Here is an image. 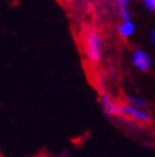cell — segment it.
<instances>
[{
    "mask_svg": "<svg viewBox=\"0 0 155 157\" xmlns=\"http://www.w3.org/2000/svg\"><path fill=\"white\" fill-rule=\"evenodd\" d=\"M125 101L127 104L132 105L137 109H142V110H146L148 109V104H146V101L141 97H137V96H126L125 97Z\"/></svg>",
    "mask_w": 155,
    "mask_h": 157,
    "instance_id": "6",
    "label": "cell"
},
{
    "mask_svg": "<svg viewBox=\"0 0 155 157\" xmlns=\"http://www.w3.org/2000/svg\"><path fill=\"white\" fill-rule=\"evenodd\" d=\"M153 12H155V0H154V5H153Z\"/></svg>",
    "mask_w": 155,
    "mask_h": 157,
    "instance_id": "11",
    "label": "cell"
},
{
    "mask_svg": "<svg viewBox=\"0 0 155 157\" xmlns=\"http://www.w3.org/2000/svg\"><path fill=\"white\" fill-rule=\"evenodd\" d=\"M145 6L148 8L149 10H153V5H154V0H144Z\"/></svg>",
    "mask_w": 155,
    "mask_h": 157,
    "instance_id": "9",
    "label": "cell"
},
{
    "mask_svg": "<svg viewBox=\"0 0 155 157\" xmlns=\"http://www.w3.org/2000/svg\"><path fill=\"white\" fill-rule=\"evenodd\" d=\"M42 157H51V156H42Z\"/></svg>",
    "mask_w": 155,
    "mask_h": 157,
    "instance_id": "12",
    "label": "cell"
},
{
    "mask_svg": "<svg viewBox=\"0 0 155 157\" xmlns=\"http://www.w3.org/2000/svg\"><path fill=\"white\" fill-rule=\"evenodd\" d=\"M135 32V25L132 22H121V25L118 26V33L123 38H128L130 36H132Z\"/></svg>",
    "mask_w": 155,
    "mask_h": 157,
    "instance_id": "5",
    "label": "cell"
},
{
    "mask_svg": "<svg viewBox=\"0 0 155 157\" xmlns=\"http://www.w3.org/2000/svg\"><path fill=\"white\" fill-rule=\"evenodd\" d=\"M121 121H126L130 124L135 125H150L153 124V117L151 115L142 109H137L132 105L127 104L126 101L122 102V119Z\"/></svg>",
    "mask_w": 155,
    "mask_h": 157,
    "instance_id": "2",
    "label": "cell"
},
{
    "mask_svg": "<svg viewBox=\"0 0 155 157\" xmlns=\"http://www.w3.org/2000/svg\"><path fill=\"white\" fill-rule=\"evenodd\" d=\"M0 157H3V155H2V152H0Z\"/></svg>",
    "mask_w": 155,
    "mask_h": 157,
    "instance_id": "13",
    "label": "cell"
},
{
    "mask_svg": "<svg viewBox=\"0 0 155 157\" xmlns=\"http://www.w3.org/2000/svg\"><path fill=\"white\" fill-rule=\"evenodd\" d=\"M99 102L102 106L103 111L106 115L113 117V119L121 120L122 119V102L113 98L110 93H100L99 97Z\"/></svg>",
    "mask_w": 155,
    "mask_h": 157,
    "instance_id": "3",
    "label": "cell"
},
{
    "mask_svg": "<svg viewBox=\"0 0 155 157\" xmlns=\"http://www.w3.org/2000/svg\"><path fill=\"white\" fill-rule=\"evenodd\" d=\"M81 52L87 63L92 67H97L102 59L103 41L99 32L94 27H84L80 36Z\"/></svg>",
    "mask_w": 155,
    "mask_h": 157,
    "instance_id": "1",
    "label": "cell"
},
{
    "mask_svg": "<svg viewBox=\"0 0 155 157\" xmlns=\"http://www.w3.org/2000/svg\"><path fill=\"white\" fill-rule=\"evenodd\" d=\"M112 2L117 3L120 8H127L128 6V0H112Z\"/></svg>",
    "mask_w": 155,
    "mask_h": 157,
    "instance_id": "8",
    "label": "cell"
},
{
    "mask_svg": "<svg viewBox=\"0 0 155 157\" xmlns=\"http://www.w3.org/2000/svg\"><path fill=\"white\" fill-rule=\"evenodd\" d=\"M150 41L155 45V29H153L151 32H150Z\"/></svg>",
    "mask_w": 155,
    "mask_h": 157,
    "instance_id": "10",
    "label": "cell"
},
{
    "mask_svg": "<svg viewBox=\"0 0 155 157\" xmlns=\"http://www.w3.org/2000/svg\"><path fill=\"white\" fill-rule=\"evenodd\" d=\"M131 60H132L134 67L140 70V72H148V70L150 69V67H151L150 56L142 50H135L132 52Z\"/></svg>",
    "mask_w": 155,
    "mask_h": 157,
    "instance_id": "4",
    "label": "cell"
},
{
    "mask_svg": "<svg viewBox=\"0 0 155 157\" xmlns=\"http://www.w3.org/2000/svg\"><path fill=\"white\" fill-rule=\"evenodd\" d=\"M120 17L122 22H130L131 21V13L127 8H120Z\"/></svg>",
    "mask_w": 155,
    "mask_h": 157,
    "instance_id": "7",
    "label": "cell"
}]
</instances>
